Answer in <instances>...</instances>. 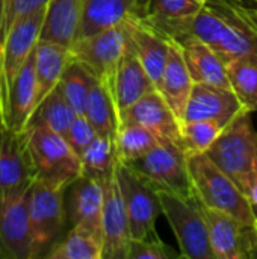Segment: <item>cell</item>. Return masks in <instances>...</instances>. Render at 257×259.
I'll use <instances>...</instances> for the list:
<instances>
[{
	"mask_svg": "<svg viewBox=\"0 0 257 259\" xmlns=\"http://www.w3.org/2000/svg\"><path fill=\"white\" fill-rule=\"evenodd\" d=\"M188 35L209 44L226 64L239 58L257 61V32L241 0H208Z\"/></svg>",
	"mask_w": 257,
	"mask_h": 259,
	"instance_id": "cell-1",
	"label": "cell"
},
{
	"mask_svg": "<svg viewBox=\"0 0 257 259\" xmlns=\"http://www.w3.org/2000/svg\"><path fill=\"white\" fill-rule=\"evenodd\" d=\"M188 162L194 197L203 206L226 212L245 225L256 226V215L247 194L206 153L189 155Z\"/></svg>",
	"mask_w": 257,
	"mask_h": 259,
	"instance_id": "cell-2",
	"label": "cell"
},
{
	"mask_svg": "<svg viewBox=\"0 0 257 259\" xmlns=\"http://www.w3.org/2000/svg\"><path fill=\"white\" fill-rule=\"evenodd\" d=\"M206 155L247 194L257 178V132L251 112L241 111Z\"/></svg>",
	"mask_w": 257,
	"mask_h": 259,
	"instance_id": "cell-3",
	"label": "cell"
},
{
	"mask_svg": "<svg viewBox=\"0 0 257 259\" xmlns=\"http://www.w3.org/2000/svg\"><path fill=\"white\" fill-rule=\"evenodd\" d=\"M24 138L36 181L67 188L82 176L80 156L64 135L42 126H33L24 131Z\"/></svg>",
	"mask_w": 257,
	"mask_h": 259,
	"instance_id": "cell-4",
	"label": "cell"
},
{
	"mask_svg": "<svg viewBox=\"0 0 257 259\" xmlns=\"http://www.w3.org/2000/svg\"><path fill=\"white\" fill-rule=\"evenodd\" d=\"M32 259L45 258L48 250L64 237L68 225L65 188L33 181L27 193Z\"/></svg>",
	"mask_w": 257,
	"mask_h": 259,
	"instance_id": "cell-5",
	"label": "cell"
},
{
	"mask_svg": "<svg viewBox=\"0 0 257 259\" xmlns=\"http://www.w3.org/2000/svg\"><path fill=\"white\" fill-rule=\"evenodd\" d=\"M162 214L168 220L179 244L180 258L217 259L211 246L208 223L197 199L158 190Z\"/></svg>",
	"mask_w": 257,
	"mask_h": 259,
	"instance_id": "cell-6",
	"label": "cell"
},
{
	"mask_svg": "<svg viewBox=\"0 0 257 259\" xmlns=\"http://www.w3.org/2000/svg\"><path fill=\"white\" fill-rule=\"evenodd\" d=\"M115 175L124 199L132 240L158 238L156 220L162 214L158 190L135 168L120 159L115 167Z\"/></svg>",
	"mask_w": 257,
	"mask_h": 259,
	"instance_id": "cell-7",
	"label": "cell"
},
{
	"mask_svg": "<svg viewBox=\"0 0 257 259\" xmlns=\"http://www.w3.org/2000/svg\"><path fill=\"white\" fill-rule=\"evenodd\" d=\"M188 158V153L179 144L164 140L151 152L129 165L156 190L194 199Z\"/></svg>",
	"mask_w": 257,
	"mask_h": 259,
	"instance_id": "cell-8",
	"label": "cell"
},
{
	"mask_svg": "<svg viewBox=\"0 0 257 259\" xmlns=\"http://www.w3.org/2000/svg\"><path fill=\"white\" fill-rule=\"evenodd\" d=\"M45 6L36 9L21 18H17L6 35L0 50V109L17 73L33 53L41 39Z\"/></svg>",
	"mask_w": 257,
	"mask_h": 259,
	"instance_id": "cell-9",
	"label": "cell"
},
{
	"mask_svg": "<svg viewBox=\"0 0 257 259\" xmlns=\"http://www.w3.org/2000/svg\"><path fill=\"white\" fill-rule=\"evenodd\" d=\"M127 41L124 23L100 30L91 36L77 39L71 47V56L82 62L100 82L112 90L117 65Z\"/></svg>",
	"mask_w": 257,
	"mask_h": 259,
	"instance_id": "cell-10",
	"label": "cell"
},
{
	"mask_svg": "<svg viewBox=\"0 0 257 259\" xmlns=\"http://www.w3.org/2000/svg\"><path fill=\"white\" fill-rule=\"evenodd\" d=\"M198 202V200H197ZM200 203V202H198ZM217 259H256L257 228L200 203Z\"/></svg>",
	"mask_w": 257,
	"mask_h": 259,
	"instance_id": "cell-11",
	"label": "cell"
},
{
	"mask_svg": "<svg viewBox=\"0 0 257 259\" xmlns=\"http://www.w3.org/2000/svg\"><path fill=\"white\" fill-rule=\"evenodd\" d=\"M33 181L24 132L11 129L0 111V196L26 194Z\"/></svg>",
	"mask_w": 257,
	"mask_h": 259,
	"instance_id": "cell-12",
	"label": "cell"
},
{
	"mask_svg": "<svg viewBox=\"0 0 257 259\" xmlns=\"http://www.w3.org/2000/svg\"><path fill=\"white\" fill-rule=\"evenodd\" d=\"M27 193L0 196V258L32 259Z\"/></svg>",
	"mask_w": 257,
	"mask_h": 259,
	"instance_id": "cell-13",
	"label": "cell"
},
{
	"mask_svg": "<svg viewBox=\"0 0 257 259\" xmlns=\"http://www.w3.org/2000/svg\"><path fill=\"white\" fill-rule=\"evenodd\" d=\"M101 234L105 246L103 259H127L132 237L124 199L115 171L105 184Z\"/></svg>",
	"mask_w": 257,
	"mask_h": 259,
	"instance_id": "cell-14",
	"label": "cell"
},
{
	"mask_svg": "<svg viewBox=\"0 0 257 259\" xmlns=\"http://www.w3.org/2000/svg\"><path fill=\"white\" fill-rule=\"evenodd\" d=\"M126 124L144 126L155 132L161 140L173 141L183 149L182 123L158 90L145 94L120 115V126Z\"/></svg>",
	"mask_w": 257,
	"mask_h": 259,
	"instance_id": "cell-15",
	"label": "cell"
},
{
	"mask_svg": "<svg viewBox=\"0 0 257 259\" xmlns=\"http://www.w3.org/2000/svg\"><path fill=\"white\" fill-rule=\"evenodd\" d=\"M105 185L88 176H79L65 188L67 220L71 226H83L101 235Z\"/></svg>",
	"mask_w": 257,
	"mask_h": 259,
	"instance_id": "cell-16",
	"label": "cell"
},
{
	"mask_svg": "<svg viewBox=\"0 0 257 259\" xmlns=\"http://www.w3.org/2000/svg\"><path fill=\"white\" fill-rule=\"evenodd\" d=\"M38 103V82L35 73V50L11 83L2 112L6 124L15 132H24Z\"/></svg>",
	"mask_w": 257,
	"mask_h": 259,
	"instance_id": "cell-17",
	"label": "cell"
},
{
	"mask_svg": "<svg viewBox=\"0 0 257 259\" xmlns=\"http://www.w3.org/2000/svg\"><path fill=\"white\" fill-rule=\"evenodd\" d=\"M204 5V0H147L141 20L167 38L179 39L188 35Z\"/></svg>",
	"mask_w": 257,
	"mask_h": 259,
	"instance_id": "cell-18",
	"label": "cell"
},
{
	"mask_svg": "<svg viewBox=\"0 0 257 259\" xmlns=\"http://www.w3.org/2000/svg\"><path fill=\"white\" fill-rule=\"evenodd\" d=\"M155 90L156 87L153 80L150 79L148 73L145 71L144 65L141 64L136 52L133 50L127 38L123 56L117 65L112 82V93L118 109V115H121L139 99H142L145 94Z\"/></svg>",
	"mask_w": 257,
	"mask_h": 259,
	"instance_id": "cell-19",
	"label": "cell"
},
{
	"mask_svg": "<svg viewBox=\"0 0 257 259\" xmlns=\"http://www.w3.org/2000/svg\"><path fill=\"white\" fill-rule=\"evenodd\" d=\"M245 108L230 88H221L208 83H194L189 102L185 111V121L194 120H221L229 124Z\"/></svg>",
	"mask_w": 257,
	"mask_h": 259,
	"instance_id": "cell-20",
	"label": "cell"
},
{
	"mask_svg": "<svg viewBox=\"0 0 257 259\" xmlns=\"http://www.w3.org/2000/svg\"><path fill=\"white\" fill-rule=\"evenodd\" d=\"M124 26L133 50L158 90L170 53V38L141 18H129L124 21Z\"/></svg>",
	"mask_w": 257,
	"mask_h": 259,
	"instance_id": "cell-21",
	"label": "cell"
},
{
	"mask_svg": "<svg viewBox=\"0 0 257 259\" xmlns=\"http://www.w3.org/2000/svg\"><path fill=\"white\" fill-rule=\"evenodd\" d=\"M145 3L147 0H83L77 39L121 24L129 18H141Z\"/></svg>",
	"mask_w": 257,
	"mask_h": 259,
	"instance_id": "cell-22",
	"label": "cell"
},
{
	"mask_svg": "<svg viewBox=\"0 0 257 259\" xmlns=\"http://www.w3.org/2000/svg\"><path fill=\"white\" fill-rule=\"evenodd\" d=\"M174 41L179 42L195 83H208L232 90L227 64L209 44L194 35H185Z\"/></svg>",
	"mask_w": 257,
	"mask_h": 259,
	"instance_id": "cell-23",
	"label": "cell"
},
{
	"mask_svg": "<svg viewBox=\"0 0 257 259\" xmlns=\"http://www.w3.org/2000/svg\"><path fill=\"white\" fill-rule=\"evenodd\" d=\"M194 83L195 82L189 73V68L186 65L179 42L170 39V53L158 91L182 124H183L186 105L189 102Z\"/></svg>",
	"mask_w": 257,
	"mask_h": 259,
	"instance_id": "cell-24",
	"label": "cell"
},
{
	"mask_svg": "<svg viewBox=\"0 0 257 259\" xmlns=\"http://www.w3.org/2000/svg\"><path fill=\"white\" fill-rule=\"evenodd\" d=\"M83 0H48L41 39L71 47L82 23Z\"/></svg>",
	"mask_w": 257,
	"mask_h": 259,
	"instance_id": "cell-25",
	"label": "cell"
},
{
	"mask_svg": "<svg viewBox=\"0 0 257 259\" xmlns=\"http://www.w3.org/2000/svg\"><path fill=\"white\" fill-rule=\"evenodd\" d=\"M70 61H71L70 47H65L58 42L45 41V39L38 41L35 47V73H36V82H38V103L58 87Z\"/></svg>",
	"mask_w": 257,
	"mask_h": 259,
	"instance_id": "cell-26",
	"label": "cell"
},
{
	"mask_svg": "<svg viewBox=\"0 0 257 259\" xmlns=\"http://www.w3.org/2000/svg\"><path fill=\"white\" fill-rule=\"evenodd\" d=\"M83 115L89 120L97 135L117 140V134L120 129V115L115 105L114 93L97 77L94 79V83L91 87Z\"/></svg>",
	"mask_w": 257,
	"mask_h": 259,
	"instance_id": "cell-27",
	"label": "cell"
},
{
	"mask_svg": "<svg viewBox=\"0 0 257 259\" xmlns=\"http://www.w3.org/2000/svg\"><path fill=\"white\" fill-rule=\"evenodd\" d=\"M103 238L83 226H71L48 250V259H103Z\"/></svg>",
	"mask_w": 257,
	"mask_h": 259,
	"instance_id": "cell-28",
	"label": "cell"
},
{
	"mask_svg": "<svg viewBox=\"0 0 257 259\" xmlns=\"http://www.w3.org/2000/svg\"><path fill=\"white\" fill-rule=\"evenodd\" d=\"M82 175L91 179H95L100 184H106L108 179L114 175L118 153L117 143L112 138L97 135L91 144L80 153Z\"/></svg>",
	"mask_w": 257,
	"mask_h": 259,
	"instance_id": "cell-29",
	"label": "cell"
},
{
	"mask_svg": "<svg viewBox=\"0 0 257 259\" xmlns=\"http://www.w3.org/2000/svg\"><path fill=\"white\" fill-rule=\"evenodd\" d=\"M77 114L67 103L59 88L56 87L50 94H47L35 108L29 124L26 129L33 126H42L61 135H65L71 121Z\"/></svg>",
	"mask_w": 257,
	"mask_h": 259,
	"instance_id": "cell-30",
	"label": "cell"
},
{
	"mask_svg": "<svg viewBox=\"0 0 257 259\" xmlns=\"http://www.w3.org/2000/svg\"><path fill=\"white\" fill-rule=\"evenodd\" d=\"M94 79V74L82 62L71 56V61L67 65L58 88L76 114H83Z\"/></svg>",
	"mask_w": 257,
	"mask_h": 259,
	"instance_id": "cell-31",
	"label": "cell"
},
{
	"mask_svg": "<svg viewBox=\"0 0 257 259\" xmlns=\"http://www.w3.org/2000/svg\"><path fill=\"white\" fill-rule=\"evenodd\" d=\"M161 141L155 132L139 124H126L120 126L117 134V153L118 159L123 162H133L148 152H151Z\"/></svg>",
	"mask_w": 257,
	"mask_h": 259,
	"instance_id": "cell-32",
	"label": "cell"
},
{
	"mask_svg": "<svg viewBox=\"0 0 257 259\" xmlns=\"http://www.w3.org/2000/svg\"><path fill=\"white\" fill-rule=\"evenodd\" d=\"M227 74L230 87L242 106L250 111H257V61L250 58H239L227 64Z\"/></svg>",
	"mask_w": 257,
	"mask_h": 259,
	"instance_id": "cell-33",
	"label": "cell"
},
{
	"mask_svg": "<svg viewBox=\"0 0 257 259\" xmlns=\"http://www.w3.org/2000/svg\"><path fill=\"white\" fill-rule=\"evenodd\" d=\"M227 126L224 121L212 118L185 121L182 124V143L188 156L206 153Z\"/></svg>",
	"mask_w": 257,
	"mask_h": 259,
	"instance_id": "cell-34",
	"label": "cell"
},
{
	"mask_svg": "<svg viewBox=\"0 0 257 259\" xmlns=\"http://www.w3.org/2000/svg\"><path fill=\"white\" fill-rule=\"evenodd\" d=\"M180 258L173 253L170 247L158 237L150 240H132L129 246L127 259H170Z\"/></svg>",
	"mask_w": 257,
	"mask_h": 259,
	"instance_id": "cell-35",
	"label": "cell"
},
{
	"mask_svg": "<svg viewBox=\"0 0 257 259\" xmlns=\"http://www.w3.org/2000/svg\"><path fill=\"white\" fill-rule=\"evenodd\" d=\"M64 137L71 146V149L80 156V153L97 137V132L83 114H77Z\"/></svg>",
	"mask_w": 257,
	"mask_h": 259,
	"instance_id": "cell-36",
	"label": "cell"
},
{
	"mask_svg": "<svg viewBox=\"0 0 257 259\" xmlns=\"http://www.w3.org/2000/svg\"><path fill=\"white\" fill-rule=\"evenodd\" d=\"M47 2L48 0H14L11 11H9V17H8V30L17 18H21L36 9L44 8L47 5Z\"/></svg>",
	"mask_w": 257,
	"mask_h": 259,
	"instance_id": "cell-37",
	"label": "cell"
},
{
	"mask_svg": "<svg viewBox=\"0 0 257 259\" xmlns=\"http://www.w3.org/2000/svg\"><path fill=\"white\" fill-rule=\"evenodd\" d=\"M14 0H0V50L8 33V17Z\"/></svg>",
	"mask_w": 257,
	"mask_h": 259,
	"instance_id": "cell-38",
	"label": "cell"
},
{
	"mask_svg": "<svg viewBox=\"0 0 257 259\" xmlns=\"http://www.w3.org/2000/svg\"><path fill=\"white\" fill-rule=\"evenodd\" d=\"M242 2V6H244V11H245V15L248 18V21L251 23V26L254 27V30L257 32V6L253 0H241Z\"/></svg>",
	"mask_w": 257,
	"mask_h": 259,
	"instance_id": "cell-39",
	"label": "cell"
},
{
	"mask_svg": "<svg viewBox=\"0 0 257 259\" xmlns=\"http://www.w3.org/2000/svg\"><path fill=\"white\" fill-rule=\"evenodd\" d=\"M247 197H248V202L253 208V212L256 215V222H257V178L253 181V184L250 185L248 191H247Z\"/></svg>",
	"mask_w": 257,
	"mask_h": 259,
	"instance_id": "cell-40",
	"label": "cell"
},
{
	"mask_svg": "<svg viewBox=\"0 0 257 259\" xmlns=\"http://www.w3.org/2000/svg\"><path fill=\"white\" fill-rule=\"evenodd\" d=\"M256 228H257V222H256Z\"/></svg>",
	"mask_w": 257,
	"mask_h": 259,
	"instance_id": "cell-41",
	"label": "cell"
},
{
	"mask_svg": "<svg viewBox=\"0 0 257 259\" xmlns=\"http://www.w3.org/2000/svg\"><path fill=\"white\" fill-rule=\"evenodd\" d=\"M204 2H208V0H204Z\"/></svg>",
	"mask_w": 257,
	"mask_h": 259,
	"instance_id": "cell-42",
	"label": "cell"
}]
</instances>
